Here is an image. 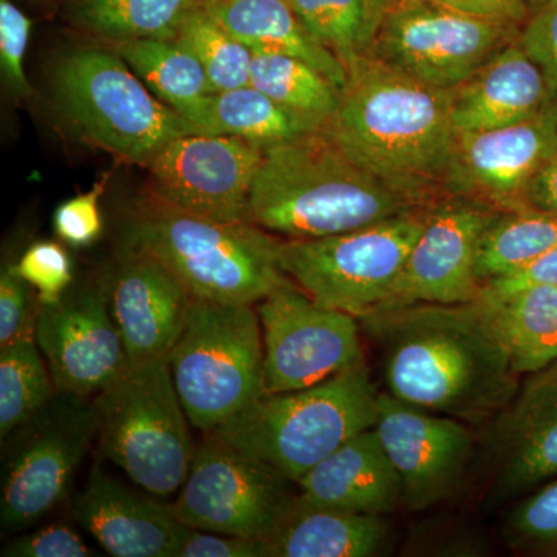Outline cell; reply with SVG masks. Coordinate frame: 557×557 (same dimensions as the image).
I'll return each instance as SVG.
<instances>
[{"mask_svg":"<svg viewBox=\"0 0 557 557\" xmlns=\"http://www.w3.org/2000/svg\"><path fill=\"white\" fill-rule=\"evenodd\" d=\"M208 11L249 50L298 58L346 86L344 62L310 35L288 0H211Z\"/></svg>","mask_w":557,"mask_h":557,"instance_id":"cell-24","label":"cell"},{"mask_svg":"<svg viewBox=\"0 0 557 557\" xmlns=\"http://www.w3.org/2000/svg\"><path fill=\"white\" fill-rule=\"evenodd\" d=\"M413 208L322 129L265 150L247 220L285 240H306L364 228Z\"/></svg>","mask_w":557,"mask_h":557,"instance_id":"cell-3","label":"cell"},{"mask_svg":"<svg viewBox=\"0 0 557 557\" xmlns=\"http://www.w3.org/2000/svg\"><path fill=\"white\" fill-rule=\"evenodd\" d=\"M168 362L189 423L200 431H214L269 394L262 327L252 304L193 299Z\"/></svg>","mask_w":557,"mask_h":557,"instance_id":"cell-7","label":"cell"},{"mask_svg":"<svg viewBox=\"0 0 557 557\" xmlns=\"http://www.w3.org/2000/svg\"><path fill=\"white\" fill-rule=\"evenodd\" d=\"M175 557H265L263 541L188 528Z\"/></svg>","mask_w":557,"mask_h":557,"instance_id":"cell-43","label":"cell"},{"mask_svg":"<svg viewBox=\"0 0 557 557\" xmlns=\"http://www.w3.org/2000/svg\"><path fill=\"white\" fill-rule=\"evenodd\" d=\"M186 120L200 134L231 135L265 150L322 131L251 84L208 95Z\"/></svg>","mask_w":557,"mask_h":557,"instance_id":"cell-26","label":"cell"},{"mask_svg":"<svg viewBox=\"0 0 557 557\" xmlns=\"http://www.w3.org/2000/svg\"><path fill=\"white\" fill-rule=\"evenodd\" d=\"M138 78L159 100L188 119L208 95L215 94L207 70L175 39H134L112 42Z\"/></svg>","mask_w":557,"mask_h":557,"instance_id":"cell-28","label":"cell"},{"mask_svg":"<svg viewBox=\"0 0 557 557\" xmlns=\"http://www.w3.org/2000/svg\"><path fill=\"white\" fill-rule=\"evenodd\" d=\"M525 376L487 437L498 490L508 496L557 478V361Z\"/></svg>","mask_w":557,"mask_h":557,"instance_id":"cell-19","label":"cell"},{"mask_svg":"<svg viewBox=\"0 0 557 557\" xmlns=\"http://www.w3.org/2000/svg\"><path fill=\"white\" fill-rule=\"evenodd\" d=\"M293 485L262 461L209 435L194 454L172 512L196 530L263 541L295 504Z\"/></svg>","mask_w":557,"mask_h":557,"instance_id":"cell-12","label":"cell"},{"mask_svg":"<svg viewBox=\"0 0 557 557\" xmlns=\"http://www.w3.org/2000/svg\"><path fill=\"white\" fill-rule=\"evenodd\" d=\"M36 341L58 392L98 395L129 366L109 307L108 285L89 284L39 306Z\"/></svg>","mask_w":557,"mask_h":557,"instance_id":"cell-16","label":"cell"},{"mask_svg":"<svg viewBox=\"0 0 557 557\" xmlns=\"http://www.w3.org/2000/svg\"><path fill=\"white\" fill-rule=\"evenodd\" d=\"M91 406L102 456L152 496L177 493L196 448L168 358L129 362Z\"/></svg>","mask_w":557,"mask_h":557,"instance_id":"cell-6","label":"cell"},{"mask_svg":"<svg viewBox=\"0 0 557 557\" xmlns=\"http://www.w3.org/2000/svg\"><path fill=\"white\" fill-rule=\"evenodd\" d=\"M324 131L362 168L416 207L450 196L457 131L449 90L362 54L347 65Z\"/></svg>","mask_w":557,"mask_h":557,"instance_id":"cell-2","label":"cell"},{"mask_svg":"<svg viewBox=\"0 0 557 557\" xmlns=\"http://www.w3.org/2000/svg\"><path fill=\"white\" fill-rule=\"evenodd\" d=\"M32 21L11 0H0V65L5 79L20 95L30 94L24 60Z\"/></svg>","mask_w":557,"mask_h":557,"instance_id":"cell-38","label":"cell"},{"mask_svg":"<svg viewBox=\"0 0 557 557\" xmlns=\"http://www.w3.org/2000/svg\"><path fill=\"white\" fill-rule=\"evenodd\" d=\"M397 471L403 505L426 509L445 500L471 463L474 438L465 421L380 392L375 426Z\"/></svg>","mask_w":557,"mask_h":557,"instance_id":"cell-17","label":"cell"},{"mask_svg":"<svg viewBox=\"0 0 557 557\" xmlns=\"http://www.w3.org/2000/svg\"><path fill=\"white\" fill-rule=\"evenodd\" d=\"M379 347L386 392L413 406L480 423L520 386L482 304H412L358 318Z\"/></svg>","mask_w":557,"mask_h":557,"instance_id":"cell-1","label":"cell"},{"mask_svg":"<svg viewBox=\"0 0 557 557\" xmlns=\"http://www.w3.org/2000/svg\"><path fill=\"white\" fill-rule=\"evenodd\" d=\"M498 341L519 376L557 361V287L533 288L508 298H482Z\"/></svg>","mask_w":557,"mask_h":557,"instance_id":"cell-27","label":"cell"},{"mask_svg":"<svg viewBox=\"0 0 557 557\" xmlns=\"http://www.w3.org/2000/svg\"><path fill=\"white\" fill-rule=\"evenodd\" d=\"M500 212L504 211L485 201L460 194L429 205L424 228L379 310L478 300L482 292L478 277L480 242Z\"/></svg>","mask_w":557,"mask_h":557,"instance_id":"cell-15","label":"cell"},{"mask_svg":"<svg viewBox=\"0 0 557 557\" xmlns=\"http://www.w3.org/2000/svg\"><path fill=\"white\" fill-rule=\"evenodd\" d=\"M30 285L22 281L11 267L0 276V347L36 327L38 309H33Z\"/></svg>","mask_w":557,"mask_h":557,"instance_id":"cell-41","label":"cell"},{"mask_svg":"<svg viewBox=\"0 0 557 557\" xmlns=\"http://www.w3.org/2000/svg\"><path fill=\"white\" fill-rule=\"evenodd\" d=\"M106 189V180L89 193L79 194L58 207L53 225L58 237L73 247H86L100 237L102 218L100 199Z\"/></svg>","mask_w":557,"mask_h":557,"instance_id":"cell-39","label":"cell"},{"mask_svg":"<svg viewBox=\"0 0 557 557\" xmlns=\"http://www.w3.org/2000/svg\"><path fill=\"white\" fill-rule=\"evenodd\" d=\"M307 507L391 515L403 505L401 482L375 429L359 432L296 482Z\"/></svg>","mask_w":557,"mask_h":557,"instance_id":"cell-22","label":"cell"},{"mask_svg":"<svg viewBox=\"0 0 557 557\" xmlns=\"http://www.w3.org/2000/svg\"><path fill=\"white\" fill-rule=\"evenodd\" d=\"M35 329L0 347V438L3 442L58 395Z\"/></svg>","mask_w":557,"mask_h":557,"instance_id":"cell-31","label":"cell"},{"mask_svg":"<svg viewBox=\"0 0 557 557\" xmlns=\"http://www.w3.org/2000/svg\"><path fill=\"white\" fill-rule=\"evenodd\" d=\"M379 397L361 359L317 386L263 395L208 434L296 483L348 440L375 426Z\"/></svg>","mask_w":557,"mask_h":557,"instance_id":"cell-5","label":"cell"},{"mask_svg":"<svg viewBox=\"0 0 557 557\" xmlns=\"http://www.w3.org/2000/svg\"><path fill=\"white\" fill-rule=\"evenodd\" d=\"M527 207L557 218V152L531 182L527 193Z\"/></svg>","mask_w":557,"mask_h":557,"instance_id":"cell-45","label":"cell"},{"mask_svg":"<svg viewBox=\"0 0 557 557\" xmlns=\"http://www.w3.org/2000/svg\"><path fill=\"white\" fill-rule=\"evenodd\" d=\"M3 557H89L97 556L75 530L62 523L40 528L11 541Z\"/></svg>","mask_w":557,"mask_h":557,"instance_id":"cell-40","label":"cell"},{"mask_svg":"<svg viewBox=\"0 0 557 557\" xmlns=\"http://www.w3.org/2000/svg\"><path fill=\"white\" fill-rule=\"evenodd\" d=\"M11 270L36 289L39 306H51L69 292L72 259L57 242H36Z\"/></svg>","mask_w":557,"mask_h":557,"instance_id":"cell-36","label":"cell"},{"mask_svg":"<svg viewBox=\"0 0 557 557\" xmlns=\"http://www.w3.org/2000/svg\"><path fill=\"white\" fill-rule=\"evenodd\" d=\"M265 149L231 135L172 139L146 164L148 197L219 222H248V200Z\"/></svg>","mask_w":557,"mask_h":557,"instance_id":"cell-14","label":"cell"},{"mask_svg":"<svg viewBox=\"0 0 557 557\" xmlns=\"http://www.w3.org/2000/svg\"><path fill=\"white\" fill-rule=\"evenodd\" d=\"M553 248H557L555 215L531 208L500 212L480 242L479 281L485 284L518 270Z\"/></svg>","mask_w":557,"mask_h":557,"instance_id":"cell-32","label":"cell"},{"mask_svg":"<svg viewBox=\"0 0 557 557\" xmlns=\"http://www.w3.org/2000/svg\"><path fill=\"white\" fill-rule=\"evenodd\" d=\"M57 100L81 137L127 163H149L172 139L200 134L115 51H72L54 73Z\"/></svg>","mask_w":557,"mask_h":557,"instance_id":"cell-8","label":"cell"},{"mask_svg":"<svg viewBox=\"0 0 557 557\" xmlns=\"http://www.w3.org/2000/svg\"><path fill=\"white\" fill-rule=\"evenodd\" d=\"M370 9H372L373 17H375L376 24H380L381 17H383L384 11L388 7L394 5L398 0H369Z\"/></svg>","mask_w":557,"mask_h":557,"instance_id":"cell-46","label":"cell"},{"mask_svg":"<svg viewBox=\"0 0 557 557\" xmlns=\"http://www.w3.org/2000/svg\"><path fill=\"white\" fill-rule=\"evenodd\" d=\"M519 46L544 75L552 101L557 100V0H544L531 10L520 28Z\"/></svg>","mask_w":557,"mask_h":557,"instance_id":"cell-37","label":"cell"},{"mask_svg":"<svg viewBox=\"0 0 557 557\" xmlns=\"http://www.w3.org/2000/svg\"><path fill=\"white\" fill-rule=\"evenodd\" d=\"M281 239L249 222H219L146 199L124 223L121 245L141 252L185 285L193 299L256 304L288 281Z\"/></svg>","mask_w":557,"mask_h":557,"instance_id":"cell-4","label":"cell"},{"mask_svg":"<svg viewBox=\"0 0 557 557\" xmlns=\"http://www.w3.org/2000/svg\"><path fill=\"white\" fill-rule=\"evenodd\" d=\"M448 9L485 17V20L504 21L522 27L531 14L527 0H434Z\"/></svg>","mask_w":557,"mask_h":557,"instance_id":"cell-44","label":"cell"},{"mask_svg":"<svg viewBox=\"0 0 557 557\" xmlns=\"http://www.w3.org/2000/svg\"><path fill=\"white\" fill-rule=\"evenodd\" d=\"M269 394L302 391L364 359L359 319L311 299L292 278L256 304Z\"/></svg>","mask_w":557,"mask_h":557,"instance_id":"cell-13","label":"cell"},{"mask_svg":"<svg viewBox=\"0 0 557 557\" xmlns=\"http://www.w3.org/2000/svg\"><path fill=\"white\" fill-rule=\"evenodd\" d=\"M387 541L383 516L307 507L295 500L263 539L265 557H370Z\"/></svg>","mask_w":557,"mask_h":557,"instance_id":"cell-25","label":"cell"},{"mask_svg":"<svg viewBox=\"0 0 557 557\" xmlns=\"http://www.w3.org/2000/svg\"><path fill=\"white\" fill-rule=\"evenodd\" d=\"M108 293L129 362L170 357L193 302L185 285L159 260L123 249Z\"/></svg>","mask_w":557,"mask_h":557,"instance_id":"cell-20","label":"cell"},{"mask_svg":"<svg viewBox=\"0 0 557 557\" xmlns=\"http://www.w3.org/2000/svg\"><path fill=\"white\" fill-rule=\"evenodd\" d=\"M507 537L515 548L557 552V478L531 491L511 512Z\"/></svg>","mask_w":557,"mask_h":557,"instance_id":"cell-35","label":"cell"},{"mask_svg":"<svg viewBox=\"0 0 557 557\" xmlns=\"http://www.w3.org/2000/svg\"><path fill=\"white\" fill-rule=\"evenodd\" d=\"M530 3L531 10L536 9L537 5H541L544 0H527Z\"/></svg>","mask_w":557,"mask_h":557,"instance_id":"cell-47","label":"cell"},{"mask_svg":"<svg viewBox=\"0 0 557 557\" xmlns=\"http://www.w3.org/2000/svg\"><path fill=\"white\" fill-rule=\"evenodd\" d=\"M61 394L9 438L2 468L0 520L5 531L38 522L67 494L90 443L98 435L94 406Z\"/></svg>","mask_w":557,"mask_h":557,"instance_id":"cell-11","label":"cell"},{"mask_svg":"<svg viewBox=\"0 0 557 557\" xmlns=\"http://www.w3.org/2000/svg\"><path fill=\"white\" fill-rule=\"evenodd\" d=\"M72 516L115 557H175L189 528L175 518L171 504L131 490L106 474L100 463L73 500Z\"/></svg>","mask_w":557,"mask_h":557,"instance_id":"cell-21","label":"cell"},{"mask_svg":"<svg viewBox=\"0 0 557 557\" xmlns=\"http://www.w3.org/2000/svg\"><path fill=\"white\" fill-rule=\"evenodd\" d=\"M300 22L319 44L344 65L369 54L376 24L369 0H288Z\"/></svg>","mask_w":557,"mask_h":557,"instance_id":"cell-33","label":"cell"},{"mask_svg":"<svg viewBox=\"0 0 557 557\" xmlns=\"http://www.w3.org/2000/svg\"><path fill=\"white\" fill-rule=\"evenodd\" d=\"M520 25L434 0H398L381 17L369 54L410 78L450 90L518 39Z\"/></svg>","mask_w":557,"mask_h":557,"instance_id":"cell-10","label":"cell"},{"mask_svg":"<svg viewBox=\"0 0 557 557\" xmlns=\"http://www.w3.org/2000/svg\"><path fill=\"white\" fill-rule=\"evenodd\" d=\"M175 40L200 61L215 91L251 84L252 51L222 27L208 9L190 14Z\"/></svg>","mask_w":557,"mask_h":557,"instance_id":"cell-34","label":"cell"},{"mask_svg":"<svg viewBox=\"0 0 557 557\" xmlns=\"http://www.w3.org/2000/svg\"><path fill=\"white\" fill-rule=\"evenodd\" d=\"M428 207L335 236L282 240V270L321 306L357 318L372 313L384 306L405 269Z\"/></svg>","mask_w":557,"mask_h":557,"instance_id":"cell-9","label":"cell"},{"mask_svg":"<svg viewBox=\"0 0 557 557\" xmlns=\"http://www.w3.org/2000/svg\"><path fill=\"white\" fill-rule=\"evenodd\" d=\"M556 152V101L520 123L457 132L450 194L485 201L504 212L528 209V188Z\"/></svg>","mask_w":557,"mask_h":557,"instance_id":"cell-18","label":"cell"},{"mask_svg":"<svg viewBox=\"0 0 557 557\" xmlns=\"http://www.w3.org/2000/svg\"><path fill=\"white\" fill-rule=\"evenodd\" d=\"M457 132L497 129L539 115L552 104L541 70L518 39L449 90Z\"/></svg>","mask_w":557,"mask_h":557,"instance_id":"cell-23","label":"cell"},{"mask_svg":"<svg viewBox=\"0 0 557 557\" xmlns=\"http://www.w3.org/2000/svg\"><path fill=\"white\" fill-rule=\"evenodd\" d=\"M211 0H72L70 17L81 30L109 39H175L190 14Z\"/></svg>","mask_w":557,"mask_h":557,"instance_id":"cell-29","label":"cell"},{"mask_svg":"<svg viewBox=\"0 0 557 557\" xmlns=\"http://www.w3.org/2000/svg\"><path fill=\"white\" fill-rule=\"evenodd\" d=\"M557 287V248L549 249L518 270L482 284V298H508L527 289Z\"/></svg>","mask_w":557,"mask_h":557,"instance_id":"cell-42","label":"cell"},{"mask_svg":"<svg viewBox=\"0 0 557 557\" xmlns=\"http://www.w3.org/2000/svg\"><path fill=\"white\" fill-rule=\"evenodd\" d=\"M251 86L324 129L338 110L341 87L298 58L252 51Z\"/></svg>","mask_w":557,"mask_h":557,"instance_id":"cell-30","label":"cell"}]
</instances>
